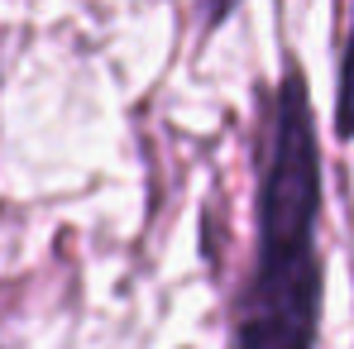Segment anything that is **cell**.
Instances as JSON below:
<instances>
[{
    "instance_id": "cell-3",
    "label": "cell",
    "mask_w": 354,
    "mask_h": 349,
    "mask_svg": "<svg viewBox=\"0 0 354 349\" xmlns=\"http://www.w3.org/2000/svg\"><path fill=\"white\" fill-rule=\"evenodd\" d=\"M239 5H244V0H196V24H201V39L221 34V29L235 19Z\"/></svg>"
},
{
    "instance_id": "cell-1",
    "label": "cell",
    "mask_w": 354,
    "mask_h": 349,
    "mask_svg": "<svg viewBox=\"0 0 354 349\" xmlns=\"http://www.w3.org/2000/svg\"><path fill=\"white\" fill-rule=\"evenodd\" d=\"M263 106L254 168V254L230 301V349H316L326 306V163L311 86L292 53L283 58V77Z\"/></svg>"
},
{
    "instance_id": "cell-2",
    "label": "cell",
    "mask_w": 354,
    "mask_h": 349,
    "mask_svg": "<svg viewBox=\"0 0 354 349\" xmlns=\"http://www.w3.org/2000/svg\"><path fill=\"white\" fill-rule=\"evenodd\" d=\"M335 139H354V0H350V29H345V44H340V58H335Z\"/></svg>"
}]
</instances>
